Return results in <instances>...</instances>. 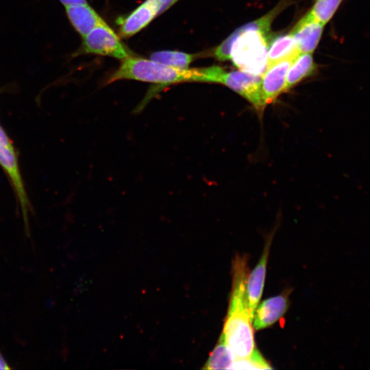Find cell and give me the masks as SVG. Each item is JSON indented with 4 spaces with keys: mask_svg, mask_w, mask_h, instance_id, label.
Here are the masks:
<instances>
[{
    "mask_svg": "<svg viewBox=\"0 0 370 370\" xmlns=\"http://www.w3.org/2000/svg\"><path fill=\"white\" fill-rule=\"evenodd\" d=\"M283 4L236 29L215 49V58L220 61L231 59L241 71L261 76L267 69L271 24Z\"/></svg>",
    "mask_w": 370,
    "mask_h": 370,
    "instance_id": "6da1fadb",
    "label": "cell"
},
{
    "mask_svg": "<svg viewBox=\"0 0 370 370\" xmlns=\"http://www.w3.org/2000/svg\"><path fill=\"white\" fill-rule=\"evenodd\" d=\"M232 266L230 304L221 335L236 360L249 358L256 348L246 295L249 274L246 259L237 256Z\"/></svg>",
    "mask_w": 370,
    "mask_h": 370,
    "instance_id": "7a4b0ae2",
    "label": "cell"
},
{
    "mask_svg": "<svg viewBox=\"0 0 370 370\" xmlns=\"http://www.w3.org/2000/svg\"><path fill=\"white\" fill-rule=\"evenodd\" d=\"M121 61L120 66L107 79L106 84L117 80L133 79L164 87L182 82L201 81V68L180 69L151 59L132 56Z\"/></svg>",
    "mask_w": 370,
    "mask_h": 370,
    "instance_id": "3957f363",
    "label": "cell"
},
{
    "mask_svg": "<svg viewBox=\"0 0 370 370\" xmlns=\"http://www.w3.org/2000/svg\"><path fill=\"white\" fill-rule=\"evenodd\" d=\"M201 69V82L219 83L227 86L247 100L259 114H262L267 106L262 98L261 76L241 70L227 72L218 66Z\"/></svg>",
    "mask_w": 370,
    "mask_h": 370,
    "instance_id": "277c9868",
    "label": "cell"
},
{
    "mask_svg": "<svg viewBox=\"0 0 370 370\" xmlns=\"http://www.w3.org/2000/svg\"><path fill=\"white\" fill-rule=\"evenodd\" d=\"M0 166L9 177L19 203L23 218L28 229L29 201L19 169L17 155L11 139L0 125Z\"/></svg>",
    "mask_w": 370,
    "mask_h": 370,
    "instance_id": "5b68a950",
    "label": "cell"
},
{
    "mask_svg": "<svg viewBox=\"0 0 370 370\" xmlns=\"http://www.w3.org/2000/svg\"><path fill=\"white\" fill-rule=\"evenodd\" d=\"M93 53L112 57L121 60L131 56L119 37L107 24H102L83 38L81 47L75 53Z\"/></svg>",
    "mask_w": 370,
    "mask_h": 370,
    "instance_id": "8992f818",
    "label": "cell"
},
{
    "mask_svg": "<svg viewBox=\"0 0 370 370\" xmlns=\"http://www.w3.org/2000/svg\"><path fill=\"white\" fill-rule=\"evenodd\" d=\"M294 60L288 58L277 62L267 67L261 75L262 94L266 106L285 92L287 73Z\"/></svg>",
    "mask_w": 370,
    "mask_h": 370,
    "instance_id": "52a82bcc",
    "label": "cell"
},
{
    "mask_svg": "<svg viewBox=\"0 0 370 370\" xmlns=\"http://www.w3.org/2000/svg\"><path fill=\"white\" fill-rule=\"evenodd\" d=\"M272 236L265 244L262 254L253 271L248 274L246 295L251 317L253 320L256 308L259 304L263 291L267 265Z\"/></svg>",
    "mask_w": 370,
    "mask_h": 370,
    "instance_id": "ba28073f",
    "label": "cell"
},
{
    "mask_svg": "<svg viewBox=\"0 0 370 370\" xmlns=\"http://www.w3.org/2000/svg\"><path fill=\"white\" fill-rule=\"evenodd\" d=\"M324 25L313 19L308 13L304 16L292 29L297 48L301 53H312L321 37Z\"/></svg>",
    "mask_w": 370,
    "mask_h": 370,
    "instance_id": "9c48e42d",
    "label": "cell"
},
{
    "mask_svg": "<svg viewBox=\"0 0 370 370\" xmlns=\"http://www.w3.org/2000/svg\"><path fill=\"white\" fill-rule=\"evenodd\" d=\"M288 307V293H282L264 300L256 308L253 322L254 328L264 329L277 322Z\"/></svg>",
    "mask_w": 370,
    "mask_h": 370,
    "instance_id": "30bf717a",
    "label": "cell"
},
{
    "mask_svg": "<svg viewBox=\"0 0 370 370\" xmlns=\"http://www.w3.org/2000/svg\"><path fill=\"white\" fill-rule=\"evenodd\" d=\"M64 8L69 21L82 38L96 27L106 23L88 3L71 5Z\"/></svg>",
    "mask_w": 370,
    "mask_h": 370,
    "instance_id": "8fae6325",
    "label": "cell"
},
{
    "mask_svg": "<svg viewBox=\"0 0 370 370\" xmlns=\"http://www.w3.org/2000/svg\"><path fill=\"white\" fill-rule=\"evenodd\" d=\"M157 16L154 9L145 1L124 18L119 19V35L123 38L132 36Z\"/></svg>",
    "mask_w": 370,
    "mask_h": 370,
    "instance_id": "7c38bea8",
    "label": "cell"
},
{
    "mask_svg": "<svg viewBox=\"0 0 370 370\" xmlns=\"http://www.w3.org/2000/svg\"><path fill=\"white\" fill-rule=\"evenodd\" d=\"M299 52L291 33L272 37L267 52V67L285 59H295Z\"/></svg>",
    "mask_w": 370,
    "mask_h": 370,
    "instance_id": "4fadbf2b",
    "label": "cell"
},
{
    "mask_svg": "<svg viewBox=\"0 0 370 370\" xmlns=\"http://www.w3.org/2000/svg\"><path fill=\"white\" fill-rule=\"evenodd\" d=\"M316 70L317 65L313 60L312 53H299L288 69L285 91L288 90L306 77L313 75Z\"/></svg>",
    "mask_w": 370,
    "mask_h": 370,
    "instance_id": "5bb4252c",
    "label": "cell"
},
{
    "mask_svg": "<svg viewBox=\"0 0 370 370\" xmlns=\"http://www.w3.org/2000/svg\"><path fill=\"white\" fill-rule=\"evenodd\" d=\"M234 356L221 335L219 341L205 363L204 369H231Z\"/></svg>",
    "mask_w": 370,
    "mask_h": 370,
    "instance_id": "9a60e30c",
    "label": "cell"
},
{
    "mask_svg": "<svg viewBox=\"0 0 370 370\" xmlns=\"http://www.w3.org/2000/svg\"><path fill=\"white\" fill-rule=\"evenodd\" d=\"M197 56V54H190L178 51L164 50L152 53L150 56V59L171 66L186 69Z\"/></svg>",
    "mask_w": 370,
    "mask_h": 370,
    "instance_id": "2e32d148",
    "label": "cell"
},
{
    "mask_svg": "<svg viewBox=\"0 0 370 370\" xmlns=\"http://www.w3.org/2000/svg\"><path fill=\"white\" fill-rule=\"evenodd\" d=\"M343 0H316L308 12L315 21L325 25L333 16Z\"/></svg>",
    "mask_w": 370,
    "mask_h": 370,
    "instance_id": "e0dca14e",
    "label": "cell"
},
{
    "mask_svg": "<svg viewBox=\"0 0 370 370\" xmlns=\"http://www.w3.org/2000/svg\"><path fill=\"white\" fill-rule=\"evenodd\" d=\"M270 369L272 367L262 357L259 351L256 349L252 355L245 359L234 361L231 369Z\"/></svg>",
    "mask_w": 370,
    "mask_h": 370,
    "instance_id": "ac0fdd59",
    "label": "cell"
},
{
    "mask_svg": "<svg viewBox=\"0 0 370 370\" xmlns=\"http://www.w3.org/2000/svg\"><path fill=\"white\" fill-rule=\"evenodd\" d=\"M178 0H145L156 12L158 16L170 8Z\"/></svg>",
    "mask_w": 370,
    "mask_h": 370,
    "instance_id": "d6986e66",
    "label": "cell"
},
{
    "mask_svg": "<svg viewBox=\"0 0 370 370\" xmlns=\"http://www.w3.org/2000/svg\"><path fill=\"white\" fill-rule=\"evenodd\" d=\"M64 6L88 3L86 0H58Z\"/></svg>",
    "mask_w": 370,
    "mask_h": 370,
    "instance_id": "ffe728a7",
    "label": "cell"
},
{
    "mask_svg": "<svg viewBox=\"0 0 370 370\" xmlns=\"http://www.w3.org/2000/svg\"><path fill=\"white\" fill-rule=\"evenodd\" d=\"M11 367H10L9 364L7 362V361L5 360L4 357L0 352V369H10Z\"/></svg>",
    "mask_w": 370,
    "mask_h": 370,
    "instance_id": "44dd1931",
    "label": "cell"
}]
</instances>
